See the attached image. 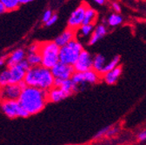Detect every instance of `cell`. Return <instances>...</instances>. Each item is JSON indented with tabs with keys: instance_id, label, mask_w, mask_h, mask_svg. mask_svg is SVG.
Returning <instances> with one entry per match:
<instances>
[{
	"instance_id": "1",
	"label": "cell",
	"mask_w": 146,
	"mask_h": 145,
	"mask_svg": "<svg viewBox=\"0 0 146 145\" xmlns=\"http://www.w3.org/2000/svg\"><path fill=\"white\" fill-rule=\"evenodd\" d=\"M17 101L29 116L38 114L44 110L48 103V91L35 87L25 86Z\"/></svg>"
},
{
	"instance_id": "2",
	"label": "cell",
	"mask_w": 146,
	"mask_h": 145,
	"mask_svg": "<svg viewBox=\"0 0 146 145\" xmlns=\"http://www.w3.org/2000/svg\"><path fill=\"white\" fill-rule=\"evenodd\" d=\"M54 77L50 70L42 65L31 67L26 72L24 83L26 86L35 87L44 90H50L54 86Z\"/></svg>"
},
{
	"instance_id": "3",
	"label": "cell",
	"mask_w": 146,
	"mask_h": 145,
	"mask_svg": "<svg viewBox=\"0 0 146 145\" xmlns=\"http://www.w3.org/2000/svg\"><path fill=\"white\" fill-rule=\"evenodd\" d=\"M59 47L54 41L40 43L39 53L42 57V66L51 70L59 63Z\"/></svg>"
},
{
	"instance_id": "4",
	"label": "cell",
	"mask_w": 146,
	"mask_h": 145,
	"mask_svg": "<svg viewBox=\"0 0 146 145\" xmlns=\"http://www.w3.org/2000/svg\"><path fill=\"white\" fill-rule=\"evenodd\" d=\"M83 50V45L77 39L71 40L68 44L59 49V63L73 66Z\"/></svg>"
},
{
	"instance_id": "5",
	"label": "cell",
	"mask_w": 146,
	"mask_h": 145,
	"mask_svg": "<svg viewBox=\"0 0 146 145\" xmlns=\"http://www.w3.org/2000/svg\"><path fill=\"white\" fill-rule=\"evenodd\" d=\"M1 110L6 117L9 118H17V117H27L29 115L24 111L20 103L17 100H7L1 101L0 103Z\"/></svg>"
},
{
	"instance_id": "6",
	"label": "cell",
	"mask_w": 146,
	"mask_h": 145,
	"mask_svg": "<svg viewBox=\"0 0 146 145\" xmlns=\"http://www.w3.org/2000/svg\"><path fill=\"white\" fill-rule=\"evenodd\" d=\"M101 75L96 72L94 70H90L84 72H75L73 74L71 80L77 85L83 88L86 84H95L98 83L101 79Z\"/></svg>"
},
{
	"instance_id": "7",
	"label": "cell",
	"mask_w": 146,
	"mask_h": 145,
	"mask_svg": "<svg viewBox=\"0 0 146 145\" xmlns=\"http://www.w3.org/2000/svg\"><path fill=\"white\" fill-rule=\"evenodd\" d=\"M25 86V83L23 82L19 84L11 83L3 87H0V101L18 100L23 89Z\"/></svg>"
},
{
	"instance_id": "8",
	"label": "cell",
	"mask_w": 146,
	"mask_h": 145,
	"mask_svg": "<svg viewBox=\"0 0 146 145\" xmlns=\"http://www.w3.org/2000/svg\"><path fill=\"white\" fill-rule=\"evenodd\" d=\"M88 5L83 2L80 5H78L74 11H73L68 19V28L77 31L82 25L84 19V14Z\"/></svg>"
},
{
	"instance_id": "9",
	"label": "cell",
	"mask_w": 146,
	"mask_h": 145,
	"mask_svg": "<svg viewBox=\"0 0 146 145\" xmlns=\"http://www.w3.org/2000/svg\"><path fill=\"white\" fill-rule=\"evenodd\" d=\"M93 64V58L90 53L87 50H84L78 57L76 64L73 65L75 72H84L92 70Z\"/></svg>"
},
{
	"instance_id": "10",
	"label": "cell",
	"mask_w": 146,
	"mask_h": 145,
	"mask_svg": "<svg viewBox=\"0 0 146 145\" xmlns=\"http://www.w3.org/2000/svg\"><path fill=\"white\" fill-rule=\"evenodd\" d=\"M50 71L55 79H62V80L70 79L73 74L75 73L73 66L64 64L62 63H58V64H56L50 70Z\"/></svg>"
},
{
	"instance_id": "11",
	"label": "cell",
	"mask_w": 146,
	"mask_h": 145,
	"mask_svg": "<svg viewBox=\"0 0 146 145\" xmlns=\"http://www.w3.org/2000/svg\"><path fill=\"white\" fill-rule=\"evenodd\" d=\"M8 69L10 72V78L11 84H19L24 82L27 71L19 64L12 67H9Z\"/></svg>"
},
{
	"instance_id": "12",
	"label": "cell",
	"mask_w": 146,
	"mask_h": 145,
	"mask_svg": "<svg viewBox=\"0 0 146 145\" xmlns=\"http://www.w3.org/2000/svg\"><path fill=\"white\" fill-rule=\"evenodd\" d=\"M54 86L61 88L64 91H65L69 96L78 91L79 89L78 85H77L74 82L70 79L62 80V79H55L54 80Z\"/></svg>"
},
{
	"instance_id": "13",
	"label": "cell",
	"mask_w": 146,
	"mask_h": 145,
	"mask_svg": "<svg viewBox=\"0 0 146 145\" xmlns=\"http://www.w3.org/2000/svg\"><path fill=\"white\" fill-rule=\"evenodd\" d=\"M75 36H76L75 30L67 28L64 31H63V33H61L59 36H58L56 39L54 40V43L56 44L59 48H61V47L68 44L71 40L75 39Z\"/></svg>"
},
{
	"instance_id": "14",
	"label": "cell",
	"mask_w": 146,
	"mask_h": 145,
	"mask_svg": "<svg viewBox=\"0 0 146 145\" xmlns=\"http://www.w3.org/2000/svg\"><path fill=\"white\" fill-rule=\"evenodd\" d=\"M70 97L65 91L59 88L53 86L50 90H48V102L58 103Z\"/></svg>"
},
{
	"instance_id": "15",
	"label": "cell",
	"mask_w": 146,
	"mask_h": 145,
	"mask_svg": "<svg viewBox=\"0 0 146 145\" xmlns=\"http://www.w3.org/2000/svg\"><path fill=\"white\" fill-rule=\"evenodd\" d=\"M122 72H123L122 67L118 66V67L115 68L114 70H112L111 71H108L105 74H104L102 76L103 80L104 81V83H106L109 85L115 84L120 78V77L122 75Z\"/></svg>"
},
{
	"instance_id": "16",
	"label": "cell",
	"mask_w": 146,
	"mask_h": 145,
	"mask_svg": "<svg viewBox=\"0 0 146 145\" xmlns=\"http://www.w3.org/2000/svg\"><path fill=\"white\" fill-rule=\"evenodd\" d=\"M25 59V50L23 49H17V50H14L8 57V58L6 60V64L9 68V67H12L14 65L18 64Z\"/></svg>"
},
{
	"instance_id": "17",
	"label": "cell",
	"mask_w": 146,
	"mask_h": 145,
	"mask_svg": "<svg viewBox=\"0 0 146 145\" xmlns=\"http://www.w3.org/2000/svg\"><path fill=\"white\" fill-rule=\"evenodd\" d=\"M107 34V28L104 24H98L97 27H95L92 34L90 35V38L89 39L88 44L93 45L97 44L100 39H102L104 36Z\"/></svg>"
},
{
	"instance_id": "18",
	"label": "cell",
	"mask_w": 146,
	"mask_h": 145,
	"mask_svg": "<svg viewBox=\"0 0 146 145\" xmlns=\"http://www.w3.org/2000/svg\"><path fill=\"white\" fill-rule=\"evenodd\" d=\"M106 64V59L104 56L102 54H98L93 58V64H92V70H94L98 74H102V71Z\"/></svg>"
},
{
	"instance_id": "19",
	"label": "cell",
	"mask_w": 146,
	"mask_h": 145,
	"mask_svg": "<svg viewBox=\"0 0 146 145\" xmlns=\"http://www.w3.org/2000/svg\"><path fill=\"white\" fill-rule=\"evenodd\" d=\"M97 16H98L97 11L94 9L88 6L87 9H86L85 14H84L83 25H84V24H94L95 21L97 19Z\"/></svg>"
},
{
	"instance_id": "20",
	"label": "cell",
	"mask_w": 146,
	"mask_h": 145,
	"mask_svg": "<svg viewBox=\"0 0 146 145\" xmlns=\"http://www.w3.org/2000/svg\"><path fill=\"white\" fill-rule=\"evenodd\" d=\"M27 62L31 65V67L39 66L42 64V57L39 52H33V53H28L26 56Z\"/></svg>"
},
{
	"instance_id": "21",
	"label": "cell",
	"mask_w": 146,
	"mask_h": 145,
	"mask_svg": "<svg viewBox=\"0 0 146 145\" xmlns=\"http://www.w3.org/2000/svg\"><path fill=\"white\" fill-rule=\"evenodd\" d=\"M119 62H120V57L117 56V55L115 56L112 59H111V61L108 62V63L105 64V66H104V70H103V71H102L101 76H103L104 74H105L106 72L111 71V70H114L115 68L118 67V66H119Z\"/></svg>"
},
{
	"instance_id": "22",
	"label": "cell",
	"mask_w": 146,
	"mask_h": 145,
	"mask_svg": "<svg viewBox=\"0 0 146 145\" xmlns=\"http://www.w3.org/2000/svg\"><path fill=\"white\" fill-rule=\"evenodd\" d=\"M123 17L118 14V13H112L109 16L108 19H107V23L108 24L111 26V27H115L117 26L119 24H121L123 23Z\"/></svg>"
},
{
	"instance_id": "23",
	"label": "cell",
	"mask_w": 146,
	"mask_h": 145,
	"mask_svg": "<svg viewBox=\"0 0 146 145\" xmlns=\"http://www.w3.org/2000/svg\"><path fill=\"white\" fill-rule=\"evenodd\" d=\"M0 2L3 4L6 11H16L20 5L19 0H0Z\"/></svg>"
},
{
	"instance_id": "24",
	"label": "cell",
	"mask_w": 146,
	"mask_h": 145,
	"mask_svg": "<svg viewBox=\"0 0 146 145\" xmlns=\"http://www.w3.org/2000/svg\"><path fill=\"white\" fill-rule=\"evenodd\" d=\"M94 29H95V24H84V25H82L76 31V34L78 33L82 38L88 37L90 34H92Z\"/></svg>"
},
{
	"instance_id": "25",
	"label": "cell",
	"mask_w": 146,
	"mask_h": 145,
	"mask_svg": "<svg viewBox=\"0 0 146 145\" xmlns=\"http://www.w3.org/2000/svg\"><path fill=\"white\" fill-rule=\"evenodd\" d=\"M10 83H11L10 72H9V69H6L0 72V87L5 86Z\"/></svg>"
},
{
	"instance_id": "26",
	"label": "cell",
	"mask_w": 146,
	"mask_h": 145,
	"mask_svg": "<svg viewBox=\"0 0 146 145\" xmlns=\"http://www.w3.org/2000/svg\"><path fill=\"white\" fill-rule=\"evenodd\" d=\"M110 128H111V126H106V127H104V128H102L100 130H98L95 136H94V139H99V138H102L104 136H106L107 135V132L109 131Z\"/></svg>"
},
{
	"instance_id": "27",
	"label": "cell",
	"mask_w": 146,
	"mask_h": 145,
	"mask_svg": "<svg viewBox=\"0 0 146 145\" xmlns=\"http://www.w3.org/2000/svg\"><path fill=\"white\" fill-rule=\"evenodd\" d=\"M118 132H119V128H118V127H117V126H111V128H110L109 131L107 132L106 136H113L116 134H117Z\"/></svg>"
},
{
	"instance_id": "28",
	"label": "cell",
	"mask_w": 146,
	"mask_h": 145,
	"mask_svg": "<svg viewBox=\"0 0 146 145\" xmlns=\"http://www.w3.org/2000/svg\"><path fill=\"white\" fill-rule=\"evenodd\" d=\"M39 48H40V43H34L29 47V53L39 52Z\"/></svg>"
},
{
	"instance_id": "29",
	"label": "cell",
	"mask_w": 146,
	"mask_h": 145,
	"mask_svg": "<svg viewBox=\"0 0 146 145\" xmlns=\"http://www.w3.org/2000/svg\"><path fill=\"white\" fill-rule=\"evenodd\" d=\"M52 11H50V10H47V11H45V12L44 13V16H43V22L44 23H47L49 20H50V19L52 17Z\"/></svg>"
},
{
	"instance_id": "30",
	"label": "cell",
	"mask_w": 146,
	"mask_h": 145,
	"mask_svg": "<svg viewBox=\"0 0 146 145\" xmlns=\"http://www.w3.org/2000/svg\"><path fill=\"white\" fill-rule=\"evenodd\" d=\"M58 19V15H57V14H53V15H52V17L50 19V20L45 24V25H46V26H51V25H53L55 23L57 22Z\"/></svg>"
},
{
	"instance_id": "31",
	"label": "cell",
	"mask_w": 146,
	"mask_h": 145,
	"mask_svg": "<svg viewBox=\"0 0 146 145\" xmlns=\"http://www.w3.org/2000/svg\"><path fill=\"white\" fill-rule=\"evenodd\" d=\"M137 139L140 142H144L146 141V129H144L143 130H142L141 132L138 133L137 135Z\"/></svg>"
},
{
	"instance_id": "32",
	"label": "cell",
	"mask_w": 146,
	"mask_h": 145,
	"mask_svg": "<svg viewBox=\"0 0 146 145\" xmlns=\"http://www.w3.org/2000/svg\"><path fill=\"white\" fill-rule=\"evenodd\" d=\"M112 9L117 12V13H120L121 12V6H120V5L118 4V3H117V2H113L112 3Z\"/></svg>"
},
{
	"instance_id": "33",
	"label": "cell",
	"mask_w": 146,
	"mask_h": 145,
	"mask_svg": "<svg viewBox=\"0 0 146 145\" xmlns=\"http://www.w3.org/2000/svg\"><path fill=\"white\" fill-rule=\"evenodd\" d=\"M6 60H7V58L5 57H3V58H0V66L4 65L5 63H6Z\"/></svg>"
},
{
	"instance_id": "34",
	"label": "cell",
	"mask_w": 146,
	"mask_h": 145,
	"mask_svg": "<svg viewBox=\"0 0 146 145\" xmlns=\"http://www.w3.org/2000/svg\"><path fill=\"white\" fill-rule=\"evenodd\" d=\"M6 11V10H5V8L4 7V5H3V4L0 2V15L1 14H3V13H5Z\"/></svg>"
},
{
	"instance_id": "35",
	"label": "cell",
	"mask_w": 146,
	"mask_h": 145,
	"mask_svg": "<svg viewBox=\"0 0 146 145\" xmlns=\"http://www.w3.org/2000/svg\"><path fill=\"white\" fill-rule=\"evenodd\" d=\"M93 1H94L96 4L99 5H104V3H105V0H93Z\"/></svg>"
},
{
	"instance_id": "36",
	"label": "cell",
	"mask_w": 146,
	"mask_h": 145,
	"mask_svg": "<svg viewBox=\"0 0 146 145\" xmlns=\"http://www.w3.org/2000/svg\"><path fill=\"white\" fill-rule=\"evenodd\" d=\"M32 1H34V0H19V3L20 4H28Z\"/></svg>"
}]
</instances>
